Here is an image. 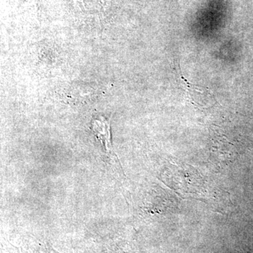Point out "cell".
I'll return each mask as SVG.
<instances>
[{
	"instance_id": "7a4b0ae2",
	"label": "cell",
	"mask_w": 253,
	"mask_h": 253,
	"mask_svg": "<svg viewBox=\"0 0 253 253\" xmlns=\"http://www.w3.org/2000/svg\"><path fill=\"white\" fill-rule=\"evenodd\" d=\"M181 81L184 83V86H185L188 94L190 96V99L194 101L196 104L200 100H201L203 102L206 103V101L212 103V101H216L214 99V95L212 94V91L210 89H206V88L203 87L201 86L196 85V84H191V83L186 81V78L182 75H181Z\"/></svg>"
},
{
	"instance_id": "6da1fadb",
	"label": "cell",
	"mask_w": 253,
	"mask_h": 253,
	"mask_svg": "<svg viewBox=\"0 0 253 253\" xmlns=\"http://www.w3.org/2000/svg\"><path fill=\"white\" fill-rule=\"evenodd\" d=\"M93 130L97 136L99 140L104 145L106 153L111 156L113 154L112 145L111 141V131L110 125L104 117H100L94 119L92 122Z\"/></svg>"
}]
</instances>
